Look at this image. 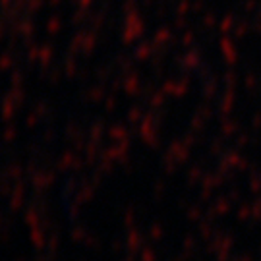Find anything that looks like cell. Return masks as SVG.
Returning <instances> with one entry per match:
<instances>
[]
</instances>
